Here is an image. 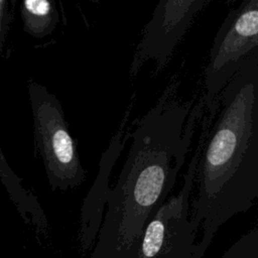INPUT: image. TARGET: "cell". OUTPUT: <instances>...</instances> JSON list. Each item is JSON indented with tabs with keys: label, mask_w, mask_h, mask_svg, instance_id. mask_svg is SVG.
I'll list each match as a JSON object with an SVG mask.
<instances>
[{
	"label": "cell",
	"mask_w": 258,
	"mask_h": 258,
	"mask_svg": "<svg viewBox=\"0 0 258 258\" xmlns=\"http://www.w3.org/2000/svg\"><path fill=\"white\" fill-rule=\"evenodd\" d=\"M179 86L174 74L136 121L119 178L105 194L107 210L91 258H135L145 226L171 191L205 112L204 97L183 101Z\"/></svg>",
	"instance_id": "cell-1"
},
{
	"label": "cell",
	"mask_w": 258,
	"mask_h": 258,
	"mask_svg": "<svg viewBox=\"0 0 258 258\" xmlns=\"http://www.w3.org/2000/svg\"><path fill=\"white\" fill-rule=\"evenodd\" d=\"M217 113L198 161L189 210L195 234L202 232L199 258L217 231L258 198V50L221 92Z\"/></svg>",
	"instance_id": "cell-2"
},
{
	"label": "cell",
	"mask_w": 258,
	"mask_h": 258,
	"mask_svg": "<svg viewBox=\"0 0 258 258\" xmlns=\"http://www.w3.org/2000/svg\"><path fill=\"white\" fill-rule=\"evenodd\" d=\"M258 50V0L232 8L218 29L204 71L205 113L216 117L225 86Z\"/></svg>",
	"instance_id": "cell-3"
},
{
	"label": "cell",
	"mask_w": 258,
	"mask_h": 258,
	"mask_svg": "<svg viewBox=\"0 0 258 258\" xmlns=\"http://www.w3.org/2000/svg\"><path fill=\"white\" fill-rule=\"evenodd\" d=\"M38 97L35 115L50 184L61 190L76 188L84 182L86 171L61 105L54 96L45 91H41Z\"/></svg>",
	"instance_id": "cell-4"
},
{
	"label": "cell",
	"mask_w": 258,
	"mask_h": 258,
	"mask_svg": "<svg viewBox=\"0 0 258 258\" xmlns=\"http://www.w3.org/2000/svg\"><path fill=\"white\" fill-rule=\"evenodd\" d=\"M211 0H161L145 24L142 36L133 54L130 78L140 72L145 62H155V73L162 71L185 35L196 15Z\"/></svg>",
	"instance_id": "cell-5"
},
{
	"label": "cell",
	"mask_w": 258,
	"mask_h": 258,
	"mask_svg": "<svg viewBox=\"0 0 258 258\" xmlns=\"http://www.w3.org/2000/svg\"><path fill=\"white\" fill-rule=\"evenodd\" d=\"M211 125L212 120L204 116L202 133L184 175L182 187L179 192L173 197V209L167 224L163 242L155 258H199L196 240L197 235L189 222V198L194 188L198 161Z\"/></svg>",
	"instance_id": "cell-6"
},
{
	"label": "cell",
	"mask_w": 258,
	"mask_h": 258,
	"mask_svg": "<svg viewBox=\"0 0 258 258\" xmlns=\"http://www.w3.org/2000/svg\"><path fill=\"white\" fill-rule=\"evenodd\" d=\"M24 8L30 19L31 29L36 35L52 31L58 21V14L53 2L48 0H26Z\"/></svg>",
	"instance_id": "cell-7"
},
{
	"label": "cell",
	"mask_w": 258,
	"mask_h": 258,
	"mask_svg": "<svg viewBox=\"0 0 258 258\" xmlns=\"http://www.w3.org/2000/svg\"><path fill=\"white\" fill-rule=\"evenodd\" d=\"M220 258H258V228L241 236Z\"/></svg>",
	"instance_id": "cell-8"
}]
</instances>
